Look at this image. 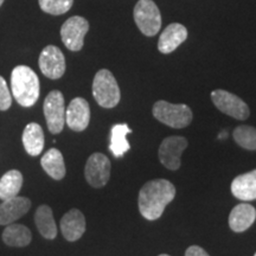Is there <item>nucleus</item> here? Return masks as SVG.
<instances>
[{
    "instance_id": "29",
    "label": "nucleus",
    "mask_w": 256,
    "mask_h": 256,
    "mask_svg": "<svg viewBox=\"0 0 256 256\" xmlns=\"http://www.w3.org/2000/svg\"><path fill=\"white\" fill-rule=\"evenodd\" d=\"M159 256H170V255H168V254H162V255H159Z\"/></svg>"
},
{
    "instance_id": "25",
    "label": "nucleus",
    "mask_w": 256,
    "mask_h": 256,
    "mask_svg": "<svg viewBox=\"0 0 256 256\" xmlns=\"http://www.w3.org/2000/svg\"><path fill=\"white\" fill-rule=\"evenodd\" d=\"M40 8L46 14L60 16L66 14L74 4V0H38Z\"/></svg>"
},
{
    "instance_id": "22",
    "label": "nucleus",
    "mask_w": 256,
    "mask_h": 256,
    "mask_svg": "<svg viewBox=\"0 0 256 256\" xmlns=\"http://www.w3.org/2000/svg\"><path fill=\"white\" fill-rule=\"evenodd\" d=\"M132 133V130L127 124H118L112 127L110 150L115 158H122L124 153L130 148L127 142V134Z\"/></svg>"
},
{
    "instance_id": "9",
    "label": "nucleus",
    "mask_w": 256,
    "mask_h": 256,
    "mask_svg": "<svg viewBox=\"0 0 256 256\" xmlns=\"http://www.w3.org/2000/svg\"><path fill=\"white\" fill-rule=\"evenodd\" d=\"M84 177L92 188H102L108 183L110 177V162L102 153H92L84 168Z\"/></svg>"
},
{
    "instance_id": "19",
    "label": "nucleus",
    "mask_w": 256,
    "mask_h": 256,
    "mask_svg": "<svg viewBox=\"0 0 256 256\" xmlns=\"http://www.w3.org/2000/svg\"><path fill=\"white\" fill-rule=\"evenodd\" d=\"M32 234L23 224L11 223L2 232V241L8 247H26L31 243Z\"/></svg>"
},
{
    "instance_id": "6",
    "label": "nucleus",
    "mask_w": 256,
    "mask_h": 256,
    "mask_svg": "<svg viewBox=\"0 0 256 256\" xmlns=\"http://www.w3.org/2000/svg\"><path fill=\"white\" fill-rule=\"evenodd\" d=\"M211 100L217 110L236 120H247L250 115L248 104L242 98L223 89H216L211 92Z\"/></svg>"
},
{
    "instance_id": "14",
    "label": "nucleus",
    "mask_w": 256,
    "mask_h": 256,
    "mask_svg": "<svg viewBox=\"0 0 256 256\" xmlns=\"http://www.w3.org/2000/svg\"><path fill=\"white\" fill-rule=\"evenodd\" d=\"M188 38V30L184 25L172 23L164 28L158 40V50L162 54H171L183 44Z\"/></svg>"
},
{
    "instance_id": "8",
    "label": "nucleus",
    "mask_w": 256,
    "mask_h": 256,
    "mask_svg": "<svg viewBox=\"0 0 256 256\" xmlns=\"http://www.w3.org/2000/svg\"><path fill=\"white\" fill-rule=\"evenodd\" d=\"M89 30L87 19L74 16L64 22L60 28V37L63 44L70 51H80L84 44V37Z\"/></svg>"
},
{
    "instance_id": "2",
    "label": "nucleus",
    "mask_w": 256,
    "mask_h": 256,
    "mask_svg": "<svg viewBox=\"0 0 256 256\" xmlns=\"http://www.w3.org/2000/svg\"><path fill=\"white\" fill-rule=\"evenodd\" d=\"M11 89L19 104L32 107L40 98V78L31 68L18 66L12 70Z\"/></svg>"
},
{
    "instance_id": "15",
    "label": "nucleus",
    "mask_w": 256,
    "mask_h": 256,
    "mask_svg": "<svg viewBox=\"0 0 256 256\" xmlns=\"http://www.w3.org/2000/svg\"><path fill=\"white\" fill-rule=\"evenodd\" d=\"M60 232L66 241H78L86 232L84 215L78 209L69 210L60 220Z\"/></svg>"
},
{
    "instance_id": "24",
    "label": "nucleus",
    "mask_w": 256,
    "mask_h": 256,
    "mask_svg": "<svg viewBox=\"0 0 256 256\" xmlns=\"http://www.w3.org/2000/svg\"><path fill=\"white\" fill-rule=\"evenodd\" d=\"M234 139L242 148L256 151V128L248 124H242L235 128L232 133Z\"/></svg>"
},
{
    "instance_id": "18",
    "label": "nucleus",
    "mask_w": 256,
    "mask_h": 256,
    "mask_svg": "<svg viewBox=\"0 0 256 256\" xmlns=\"http://www.w3.org/2000/svg\"><path fill=\"white\" fill-rule=\"evenodd\" d=\"M23 145L25 151L32 156L40 154L44 148V132L43 128L36 122H31L25 127L23 136Z\"/></svg>"
},
{
    "instance_id": "23",
    "label": "nucleus",
    "mask_w": 256,
    "mask_h": 256,
    "mask_svg": "<svg viewBox=\"0 0 256 256\" xmlns=\"http://www.w3.org/2000/svg\"><path fill=\"white\" fill-rule=\"evenodd\" d=\"M23 186V174L18 170L8 171L0 179V200H6L18 196Z\"/></svg>"
},
{
    "instance_id": "27",
    "label": "nucleus",
    "mask_w": 256,
    "mask_h": 256,
    "mask_svg": "<svg viewBox=\"0 0 256 256\" xmlns=\"http://www.w3.org/2000/svg\"><path fill=\"white\" fill-rule=\"evenodd\" d=\"M185 256H210L203 248L198 246H191L185 252Z\"/></svg>"
},
{
    "instance_id": "5",
    "label": "nucleus",
    "mask_w": 256,
    "mask_h": 256,
    "mask_svg": "<svg viewBox=\"0 0 256 256\" xmlns=\"http://www.w3.org/2000/svg\"><path fill=\"white\" fill-rule=\"evenodd\" d=\"M133 14L136 26L147 37L156 36L162 28V14L153 0H139Z\"/></svg>"
},
{
    "instance_id": "1",
    "label": "nucleus",
    "mask_w": 256,
    "mask_h": 256,
    "mask_svg": "<svg viewBox=\"0 0 256 256\" xmlns=\"http://www.w3.org/2000/svg\"><path fill=\"white\" fill-rule=\"evenodd\" d=\"M174 197L176 188L171 182L166 179L147 182L140 190L138 198L140 214L148 220H158Z\"/></svg>"
},
{
    "instance_id": "10",
    "label": "nucleus",
    "mask_w": 256,
    "mask_h": 256,
    "mask_svg": "<svg viewBox=\"0 0 256 256\" xmlns=\"http://www.w3.org/2000/svg\"><path fill=\"white\" fill-rule=\"evenodd\" d=\"M38 63H40V72L48 78H60L66 72V58L60 48L55 46L44 48L40 55Z\"/></svg>"
},
{
    "instance_id": "28",
    "label": "nucleus",
    "mask_w": 256,
    "mask_h": 256,
    "mask_svg": "<svg viewBox=\"0 0 256 256\" xmlns=\"http://www.w3.org/2000/svg\"><path fill=\"white\" fill-rule=\"evenodd\" d=\"M2 2H4V0H0V6L2 5Z\"/></svg>"
},
{
    "instance_id": "20",
    "label": "nucleus",
    "mask_w": 256,
    "mask_h": 256,
    "mask_svg": "<svg viewBox=\"0 0 256 256\" xmlns=\"http://www.w3.org/2000/svg\"><path fill=\"white\" fill-rule=\"evenodd\" d=\"M40 165L44 171L55 180H60L66 176V164L60 151L57 148H50L42 156Z\"/></svg>"
},
{
    "instance_id": "3",
    "label": "nucleus",
    "mask_w": 256,
    "mask_h": 256,
    "mask_svg": "<svg viewBox=\"0 0 256 256\" xmlns=\"http://www.w3.org/2000/svg\"><path fill=\"white\" fill-rule=\"evenodd\" d=\"M92 95L98 104L104 108H114L119 104L120 88L110 70L101 69L96 72L92 81Z\"/></svg>"
},
{
    "instance_id": "30",
    "label": "nucleus",
    "mask_w": 256,
    "mask_h": 256,
    "mask_svg": "<svg viewBox=\"0 0 256 256\" xmlns=\"http://www.w3.org/2000/svg\"><path fill=\"white\" fill-rule=\"evenodd\" d=\"M254 256H256V252H255V255H254Z\"/></svg>"
},
{
    "instance_id": "26",
    "label": "nucleus",
    "mask_w": 256,
    "mask_h": 256,
    "mask_svg": "<svg viewBox=\"0 0 256 256\" xmlns=\"http://www.w3.org/2000/svg\"><path fill=\"white\" fill-rule=\"evenodd\" d=\"M12 104V95L10 92L5 78L0 76V110H8Z\"/></svg>"
},
{
    "instance_id": "21",
    "label": "nucleus",
    "mask_w": 256,
    "mask_h": 256,
    "mask_svg": "<svg viewBox=\"0 0 256 256\" xmlns=\"http://www.w3.org/2000/svg\"><path fill=\"white\" fill-rule=\"evenodd\" d=\"M34 223L44 238L54 240L57 236V226L54 220L52 210L49 206H40L34 214Z\"/></svg>"
},
{
    "instance_id": "7",
    "label": "nucleus",
    "mask_w": 256,
    "mask_h": 256,
    "mask_svg": "<svg viewBox=\"0 0 256 256\" xmlns=\"http://www.w3.org/2000/svg\"><path fill=\"white\" fill-rule=\"evenodd\" d=\"M44 115L46 124L52 134H58L66 124V102L64 96L60 90L50 92L44 100Z\"/></svg>"
},
{
    "instance_id": "16",
    "label": "nucleus",
    "mask_w": 256,
    "mask_h": 256,
    "mask_svg": "<svg viewBox=\"0 0 256 256\" xmlns=\"http://www.w3.org/2000/svg\"><path fill=\"white\" fill-rule=\"evenodd\" d=\"M256 209L249 203H241L232 210L229 215V226L232 232H243L254 224Z\"/></svg>"
},
{
    "instance_id": "12",
    "label": "nucleus",
    "mask_w": 256,
    "mask_h": 256,
    "mask_svg": "<svg viewBox=\"0 0 256 256\" xmlns=\"http://www.w3.org/2000/svg\"><path fill=\"white\" fill-rule=\"evenodd\" d=\"M90 121V107L83 98H75L66 110V124L70 130L82 132Z\"/></svg>"
},
{
    "instance_id": "13",
    "label": "nucleus",
    "mask_w": 256,
    "mask_h": 256,
    "mask_svg": "<svg viewBox=\"0 0 256 256\" xmlns=\"http://www.w3.org/2000/svg\"><path fill=\"white\" fill-rule=\"evenodd\" d=\"M31 208V200L26 197L16 196L0 204V226H8L23 217Z\"/></svg>"
},
{
    "instance_id": "11",
    "label": "nucleus",
    "mask_w": 256,
    "mask_h": 256,
    "mask_svg": "<svg viewBox=\"0 0 256 256\" xmlns=\"http://www.w3.org/2000/svg\"><path fill=\"white\" fill-rule=\"evenodd\" d=\"M188 147V140L183 136H168L159 147V160L166 168L176 171L180 168V156Z\"/></svg>"
},
{
    "instance_id": "17",
    "label": "nucleus",
    "mask_w": 256,
    "mask_h": 256,
    "mask_svg": "<svg viewBox=\"0 0 256 256\" xmlns=\"http://www.w3.org/2000/svg\"><path fill=\"white\" fill-rule=\"evenodd\" d=\"M232 194L240 200H256V170L238 176L232 183Z\"/></svg>"
},
{
    "instance_id": "4",
    "label": "nucleus",
    "mask_w": 256,
    "mask_h": 256,
    "mask_svg": "<svg viewBox=\"0 0 256 256\" xmlns=\"http://www.w3.org/2000/svg\"><path fill=\"white\" fill-rule=\"evenodd\" d=\"M153 115L162 124L177 130L188 127L194 119L188 106L170 104L168 101L156 102L153 106Z\"/></svg>"
}]
</instances>
